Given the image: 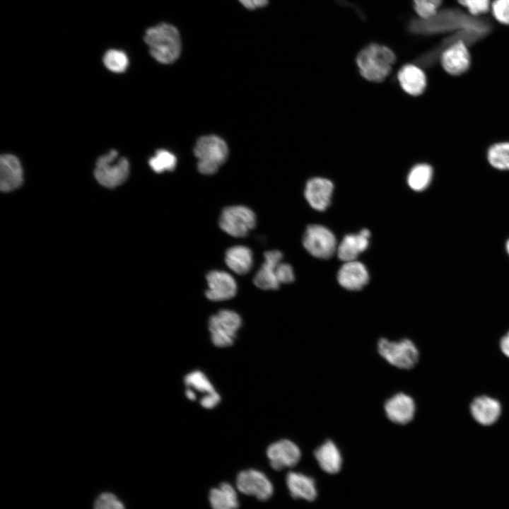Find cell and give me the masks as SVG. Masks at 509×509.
I'll return each instance as SVG.
<instances>
[{
  "mask_svg": "<svg viewBox=\"0 0 509 509\" xmlns=\"http://www.w3.org/2000/svg\"><path fill=\"white\" fill-rule=\"evenodd\" d=\"M305 249L313 257L329 259L337 252V242L334 235L327 228L317 224L308 226L303 237Z\"/></svg>",
  "mask_w": 509,
  "mask_h": 509,
  "instance_id": "9c48e42d",
  "label": "cell"
},
{
  "mask_svg": "<svg viewBox=\"0 0 509 509\" xmlns=\"http://www.w3.org/2000/svg\"><path fill=\"white\" fill-rule=\"evenodd\" d=\"M213 509H237L239 501L235 489L230 484L223 482L212 488L209 496Z\"/></svg>",
  "mask_w": 509,
  "mask_h": 509,
  "instance_id": "d4e9b609",
  "label": "cell"
},
{
  "mask_svg": "<svg viewBox=\"0 0 509 509\" xmlns=\"http://www.w3.org/2000/svg\"><path fill=\"white\" fill-rule=\"evenodd\" d=\"M440 62L447 73L452 76L464 74L470 65L467 45L461 40L450 44L443 51Z\"/></svg>",
  "mask_w": 509,
  "mask_h": 509,
  "instance_id": "4fadbf2b",
  "label": "cell"
},
{
  "mask_svg": "<svg viewBox=\"0 0 509 509\" xmlns=\"http://www.w3.org/2000/svg\"><path fill=\"white\" fill-rule=\"evenodd\" d=\"M105 66L115 73H122L129 66V58L123 50L118 49H107L103 57Z\"/></svg>",
  "mask_w": 509,
  "mask_h": 509,
  "instance_id": "83f0119b",
  "label": "cell"
},
{
  "mask_svg": "<svg viewBox=\"0 0 509 509\" xmlns=\"http://www.w3.org/2000/svg\"><path fill=\"white\" fill-rule=\"evenodd\" d=\"M470 409L474 419L484 426L494 423L501 413L499 402L487 396L475 398L471 404Z\"/></svg>",
  "mask_w": 509,
  "mask_h": 509,
  "instance_id": "44dd1931",
  "label": "cell"
},
{
  "mask_svg": "<svg viewBox=\"0 0 509 509\" xmlns=\"http://www.w3.org/2000/svg\"><path fill=\"white\" fill-rule=\"evenodd\" d=\"M242 324L240 316L230 310H221L212 315L209 321V329L213 344L223 348L231 346Z\"/></svg>",
  "mask_w": 509,
  "mask_h": 509,
  "instance_id": "8992f818",
  "label": "cell"
},
{
  "mask_svg": "<svg viewBox=\"0 0 509 509\" xmlns=\"http://www.w3.org/2000/svg\"><path fill=\"white\" fill-rule=\"evenodd\" d=\"M402 89L414 96L421 95L426 86V77L423 71L415 64H406L401 68L397 75Z\"/></svg>",
  "mask_w": 509,
  "mask_h": 509,
  "instance_id": "7402d4cb",
  "label": "cell"
},
{
  "mask_svg": "<svg viewBox=\"0 0 509 509\" xmlns=\"http://www.w3.org/2000/svg\"><path fill=\"white\" fill-rule=\"evenodd\" d=\"M286 486L293 498L314 501L317 496L315 480L304 474L291 472L286 479Z\"/></svg>",
  "mask_w": 509,
  "mask_h": 509,
  "instance_id": "ffe728a7",
  "label": "cell"
},
{
  "mask_svg": "<svg viewBox=\"0 0 509 509\" xmlns=\"http://www.w3.org/2000/svg\"><path fill=\"white\" fill-rule=\"evenodd\" d=\"M314 456L320 468L325 472L338 473L342 465V457L337 446L331 440H327L314 452Z\"/></svg>",
  "mask_w": 509,
  "mask_h": 509,
  "instance_id": "603a6c76",
  "label": "cell"
},
{
  "mask_svg": "<svg viewBox=\"0 0 509 509\" xmlns=\"http://www.w3.org/2000/svg\"><path fill=\"white\" fill-rule=\"evenodd\" d=\"M194 153L198 160L199 171L204 175H212L226 160L228 149L222 139L215 135H208L198 139Z\"/></svg>",
  "mask_w": 509,
  "mask_h": 509,
  "instance_id": "277c9868",
  "label": "cell"
},
{
  "mask_svg": "<svg viewBox=\"0 0 509 509\" xmlns=\"http://www.w3.org/2000/svg\"><path fill=\"white\" fill-rule=\"evenodd\" d=\"M185 383L187 387L204 393V395L216 391L208 378L199 370L188 373L185 378Z\"/></svg>",
  "mask_w": 509,
  "mask_h": 509,
  "instance_id": "f546056e",
  "label": "cell"
},
{
  "mask_svg": "<svg viewBox=\"0 0 509 509\" xmlns=\"http://www.w3.org/2000/svg\"><path fill=\"white\" fill-rule=\"evenodd\" d=\"M221 401V397L216 391L204 395L200 399L201 405L206 409L216 406Z\"/></svg>",
  "mask_w": 509,
  "mask_h": 509,
  "instance_id": "d590c367",
  "label": "cell"
},
{
  "mask_svg": "<svg viewBox=\"0 0 509 509\" xmlns=\"http://www.w3.org/2000/svg\"><path fill=\"white\" fill-rule=\"evenodd\" d=\"M458 2L467 8L472 16H479L486 13L490 8V0H457Z\"/></svg>",
  "mask_w": 509,
  "mask_h": 509,
  "instance_id": "836d02e7",
  "label": "cell"
},
{
  "mask_svg": "<svg viewBox=\"0 0 509 509\" xmlns=\"http://www.w3.org/2000/svg\"><path fill=\"white\" fill-rule=\"evenodd\" d=\"M338 283L349 291L363 288L369 281V274L365 266L361 262H346L337 273Z\"/></svg>",
  "mask_w": 509,
  "mask_h": 509,
  "instance_id": "2e32d148",
  "label": "cell"
},
{
  "mask_svg": "<svg viewBox=\"0 0 509 509\" xmlns=\"http://www.w3.org/2000/svg\"><path fill=\"white\" fill-rule=\"evenodd\" d=\"M129 174L128 160L124 157H118V152L114 149L98 159L94 170V176L98 182L110 189L123 184Z\"/></svg>",
  "mask_w": 509,
  "mask_h": 509,
  "instance_id": "5b68a950",
  "label": "cell"
},
{
  "mask_svg": "<svg viewBox=\"0 0 509 509\" xmlns=\"http://www.w3.org/2000/svg\"><path fill=\"white\" fill-rule=\"evenodd\" d=\"M238 1L245 8L248 10H255L267 6L269 0H238Z\"/></svg>",
  "mask_w": 509,
  "mask_h": 509,
  "instance_id": "8d00e7d4",
  "label": "cell"
},
{
  "mask_svg": "<svg viewBox=\"0 0 509 509\" xmlns=\"http://www.w3.org/2000/svg\"><path fill=\"white\" fill-rule=\"evenodd\" d=\"M456 26L463 29H476L487 31V28L479 22L467 18L455 11L438 12L431 18H420L412 21L409 25V29L414 33L432 34L452 30L456 29Z\"/></svg>",
  "mask_w": 509,
  "mask_h": 509,
  "instance_id": "3957f363",
  "label": "cell"
},
{
  "mask_svg": "<svg viewBox=\"0 0 509 509\" xmlns=\"http://www.w3.org/2000/svg\"><path fill=\"white\" fill-rule=\"evenodd\" d=\"M236 486L241 493L259 501L269 499L274 492L273 485L267 475L254 469L241 471L236 478Z\"/></svg>",
  "mask_w": 509,
  "mask_h": 509,
  "instance_id": "30bf717a",
  "label": "cell"
},
{
  "mask_svg": "<svg viewBox=\"0 0 509 509\" xmlns=\"http://www.w3.org/2000/svg\"><path fill=\"white\" fill-rule=\"evenodd\" d=\"M143 39L149 53L157 62L168 64L180 57L182 49L178 30L168 23H160L146 28Z\"/></svg>",
  "mask_w": 509,
  "mask_h": 509,
  "instance_id": "6da1fadb",
  "label": "cell"
},
{
  "mask_svg": "<svg viewBox=\"0 0 509 509\" xmlns=\"http://www.w3.org/2000/svg\"><path fill=\"white\" fill-rule=\"evenodd\" d=\"M433 177V168L426 163L416 165L410 170L407 182L411 189L421 192L428 187Z\"/></svg>",
  "mask_w": 509,
  "mask_h": 509,
  "instance_id": "484cf974",
  "label": "cell"
},
{
  "mask_svg": "<svg viewBox=\"0 0 509 509\" xmlns=\"http://www.w3.org/2000/svg\"><path fill=\"white\" fill-rule=\"evenodd\" d=\"M334 189L332 182L325 178L313 177L305 185V197L314 209L324 211L330 204Z\"/></svg>",
  "mask_w": 509,
  "mask_h": 509,
  "instance_id": "5bb4252c",
  "label": "cell"
},
{
  "mask_svg": "<svg viewBox=\"0 0 509 509\" xmlns=\"http://www.w3.org/2000/svg\"><path fill=\"white\" fill-rule=\"evenodd\" d=\"M500 346L502 352L509 358V332L501 339Z\"/></svg>",
  "mask_w": 509,
  "mask_h": 509,
  "instance_id": "74e56055",
  "label": "cell"
},
{
  "mask_svg": "<svg viewBox=\"0 0 509 509\" xmlns=\"http://www.w3.org/2000/svg\"><path fill=\"white\" fill-rule=\"evenodd\" d=\"M271 467L275 470L293 467L300 459L301 452L293 442L283 439L271 444L267 450Z\"/></svg>",
  "mask_w": 509,
  "mask_h": 509,
  "instance_id": "7c38bea8",
  "label": "cell"
},
{
  "mask_svg": "<svg viewBox=\"0 0 509 509\" xmlns=\"http://www.w3.org/2000/svg\"><path fill=\"white\" fill-rule=\"evenodd\" d=\"M186 397L190 399V400H195L196 399V394L193 390L191 388L187 387L185 391Z\"/></svg>",
  "mask_w": 509,
  "mask_h": 509,
  "instance_id": "f35d334b",
  "label": "cell"
},
{
  "mask_svg": "<svg viewBox=\"0 0 509 509\" xmlns=\"http://www.w3.org/2000/svg\"><path fill=\"white\" fill-rule=\"evenodd\" d=\"M370 236V232L365 228L358 234L346 235L337 246L339 259L345 262L356 260L359 254L368 247Z\"/></svg>",
  "mask_w": 509,
  "mask_h": 509,
  "instance_id": "d6986e66",
  "label": "cell"
},
{
  "mask_svg": "<svg viewBox=\"0 0 509 509\" xmlns=\"http://www.w3.org/2000/svg\"><path fill=\"white\" fill-rule=\"evenodd\" d=\"M225 262L228 267L238 274L248 273L253 266V253L244 245H235L227 250Z\"/></svg>",
  "mask_w": 509,
  "mask_h": 509,
  "instance_id": "cb8c5ba5",
  "label": "cell"
},
{
  "mask_svg": "<svg viewBox=\"0 0 509 509\" xmlns=\"http://www.w3.org/2000/svg\"><path fill=\"white\" fill-rule=\"evenodd\" d=\"M394 62V52L389 47L377 43L365 47L356 57L360 74L372 82L382 81L391 72Z\"/></svg>",
  "mask_w": 509,
  "mask_h": 509,
  "instance_id": "7a4b0ae2",
  "label": "cell"
},
{
  "mask_svg": "<svg viewBox=\"0 0 509 509\" xmlns=\"http://www.w3.org/2000/svg\"><path fill=\"white\" fill-rule=\"evenodd\" d=\"M264 262L254 277V283L263 290H276L280 283L276 270L283 257L282 253L276 250L267 251L264 255Z\"/></svg>",
  "mask_w": 509,
  "mask_h": 509,
  "instance_id": "9a60e30c",
  "label": "cell"
},
{
  "mask_svg": "<svg viewBox=\"0 0 509 509\" xmlns=\"http://www.w3.org/2000/svg\"><path fill=\"white\" fill-rule=\"evenodd\" d=\"M151 169L160 173L165 170H173L176 166L177 159L175 155L166 150H158L156 155L151 158L148 161Z\"/></svg>",
  "mask_w": 509,
  "mask_h": 509,
  "instance_id": "f1b7e54d",
  "label": "cell"
},
{
  "mask_svg": "<svg viewBox=\"0 0 509 509\" xmlns=\"http://www.w3.org/2000/svg\"><path fill=\"white\" fill-rule=\"evenodd\" d=\"M415 408L413 399L402 392L394 394L385 404L387 417L397 424H406L410 422L414 418Z\"/></svg>",
  "mask_w": 509,
  "mask_h": 509,
  "instance_id": "e0dca14e",
  "label": "cell"
},
{
  "mask_svg": "<svg viewBox=\"0 0 509 509\" xmlns=\"http://www.w3.org/2000/svg\"><path fill=\"white\" fill-rule=\"evenodd\" d=\"M442 0H413V6L420 18L428 19L438 12Z\"/></svg>",
  "mask_w": 509,
  "mask_h": 509,
  "instance_id": "4dcf8cb0",
  "label": "cell"
},
{
  "mask_svg": "<svg viewBox=\"0 0 509 509\" xmlns=\"http://www.w3.org/2000/svg\"><path fill=\"white\" fill-rule=\"evenodd\" d=\"M93 509H125L122 502L113 493L105 492L95 499Z\"/></svg>",
  "mask_w": 509,
  "mask_h": 509,
  "instance_id": "1f68e13d",
  "label": "cell"
},
{
  "mask_svg": "<svg viewBox=\"0 0 509 509\" xmlns=\"http://www.w3.org/2000/svg\"><path fill=\"white\" fill-rule=\"evenodd\" d=\"M23 169L17 157L11 154L0 158V188L4 192L16 189L23 183Z\"/></svg>",
  "mask_w": 509,
  "mask_h": 509,
  "instance_id": "ac0fdd59",
  "label": "cell"
},
{
  "mask_svg": "<svg viewBox=\"0 0 509 509\" xmlns=\"http://www.w3.org/2000/svg\"><path fill=\"white\" fill-rule=\"evenodd\" d=\"M208 288L206 298L212 301H223L233 298L238 290L237 283L233 276L224 271L213 270L206 276Z\"/></svg>",
  "mask_w": 509,
  "mask_h": 509,
  "instance_id": "8fae6325",
  "label": "cell"
},
{
  "mask_svg": "<svg viewBox=\"0 0 509 509\" xmlns=\"http://www.w3.org/2000/svg\"><path fill=\"white\" fill-rule=\"evenodd\" d=\"M222 230L234 238L245 237L255 228L256 216L245 206H230L225 208L219 218Z\"/></svg>",
  "mask_w": 509,
  "mask_h": 509,
  "instance_id": "ba28073f",
  "label": "cell"
},
{
  "mask_svg": "<svg viewBox=\"0 0 509 509\" xmlns=\"http://www.w3.org/2000/svg\"><path fill=\"white\" fill-rule=\"evenodd\" d=\"M378 351L389 363L401 369H410L419 361V351L409 339L392 341L382 338L378 341Z\"/></svg>",
  "mask_w": 509,
  "mask_h": 509,
  "instance_id": "52a82bcc",
  "label": "cell"
},
{
  "mask_svg": "<svg viewBox=\"0 0 509 509\" xmlns=\"http://www.w3.org/2000/svg\"><path fill=\"white\" fill-rule=\"evenodd\" d=\"M506 250H507V252H508V255H509V240H508V242H507V243H506Z\"/></svg>",
  "mask_w": 509,
  "mask_h": 509,
  "instance_id": "ab89813d",
  "label": "cell"
},
{
  "mask_svg": "<svg viewBox=\"0 0 509 509\" xmlns=\"http://www.w3.org/2000/svg\"><path fill=\"white\" fill-rule=\"evenodd\" d=\"M276 274L280 284L292 283L295 279L293 269L287 263L281 262L276 268Z\"/></svg>",
  "mask_w": 509,
  "mask_h": 509,
  "instance_id": "e575fe53",
  "label": "cell"
},
{
  "mask_svg": "<svg viewBox=\"0 0 509 509\" xmlns=\"http://www.w3.org/2000/svg\"><path fill=\"white\" fill-rule=\"evenodd\" d=\"M491 8L494 18L499 23L509 25V0H494Z\"/></svg>",
  "mask_w": 509,
  "mask_h": 509,
  "instance_id": "d6a6232c",
  "label": "cell"
},
{
  "mask_svg": "<svg viewBox=\"0 0 509 509\" xmlns=\"http://www.w3.org/2000/svg\"><path fill=\"white\" fill-rule=\"evenodd\" d=\"M487 159L496 169L509 170V142H499L490 146L487 151Z\"/></svg>",
  "mask_w": 509,
  "mask_h": 509,
  "instance_id": "4316f807",
  "label": "cell"
}]
</instances>
